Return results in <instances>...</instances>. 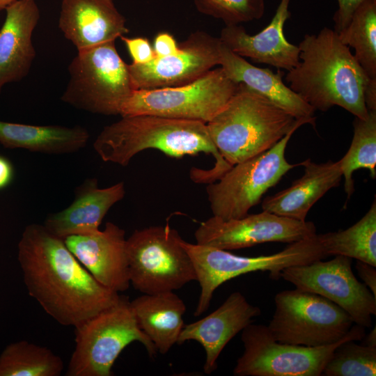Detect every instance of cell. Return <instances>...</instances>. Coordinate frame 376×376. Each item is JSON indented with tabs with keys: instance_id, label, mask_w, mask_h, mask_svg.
<instances>
[{
	"instance_id": "cell-22",
	"label": "cell",
	"mask_w": 376,
	"mask_h": 376,
	"mask_svg": "<svg viewBox=\"0 0 376 376\" xmlns=\"http://www.w3.org/2000/svg\"><path fill=\"white\" fill-rule=\"evenodd\" d=\"M219 65L233 81L247 86L295 119L306 120L315 127V109L284 84V72L281 70L278 69L274 73L268 68L256 67L230 51L222 42Z\"/></svg>"
},
{
	"instance_id": "cell-31",
	"label": "cell",
	"mask_w": 376,
	"mask_h": 376,
	"mask_svg": "<svg viewBox=\"0 0 376 376\" xmlns=\"http://www.w3.org/2000/svg\"><path fill=\"white\" fill-rule=\"evenodd\" d=\"M201 13L220 19L226 26L260 19L265 13V0H192Z\"/></svg>"
},
{
	"instance_id": "cell-34",
	"label": "cell",
	"mask_w": 376,
	"mask_h": 376,
	"mask_svg": "<svg viewBox=\"0 0 376 376\" xmlns=\"http://www.w3.org/2000/svg\"><path fill=\"white\" fill-rule=\"evenodd\" d=\"M155 57H165L177 53L179 44L174 37L166 31L158 33L154 39Z\"/></svg>"
},
{
	"instance_id": "cell-6",
	"label": "cell",
	"mask_w": 376,
	"mask_h": 376,
	"mask_svg": "<svg viewBox=\"0 0 376 376\" xmlns=\"http://www.w3.org/2000/svg\"><path fill=\"white\" fill-rule=\"evenodd\" d=\"M75 328V347L67 376H111L115 361L134 341L142 343L150 357L157 352L139 327L125 296Z\"/></svg>"
},
{
	"instance_id": "cell-38",
	"label": "cell",
	"mask_w": 376,
	"mask_h": 376,
	"mask_svg": "<svg viewBox=\"0 0 376 376\" xmlns=\"http://www.w3.org/2000/svg\"><path fill=\"white\" fill-rule=\"evenodd\" d=\"M361 340V343L364 344L376 346L375 327H374V328L367 335L365 334V336Z\"/></svg>"
},
{
	"instance_id": "cell-14",
	"label": "cell",
	"mask_w": 376,
	"mask_h": 376,
	"mask_svg": "<svg viewBox=\"0 0 376 376\" xmlns=\"http://www.w3.org/2000/svg\"><path fill=\"white\" fill-rule=\"evenodd\" d=\"M311 221H301L263 211L239 219L223 220L212 216L194 233L197 244L234 250L265 242L292 243L315 235Z\"/></svg>"
},
{
	"instance_id": "cell-39",
	"label": "cell",
	"mask_w": 376,
	"mask_h": 376,
	"mask_svg": "<svg viewBox=\"0 0 376 376\" xmlns=\"http://www.w3.org/2000/svg\"><path fill=\"white\" fill-rule=\"evenodd\" d=\"M16 0H0V11L5 8Z\"/></svg>"
},
{
	"instance_id": "cell-8",
	"label": "cell",
	"mask_w": 376,
	"mask_h": 376,
	"mask_svg": "<svg viewBox=\"0 0 376 376\" xmlns=\"http://www.w3.org/2000/svg\"><path fill=\"white\" fill-rule=\"evenodd\" d=\"M178 232L169 225L136 230L127 239L130 284L143 294L174 291L196 281Z\"/></svg>"
},
{
	"instance_id": "cell-18",
	"label": "cell",
	"mask_w": 376,
	"mask_h": 376,
	"mask_svg": "<svg viewBox=\"0 0 376 376\" xmlns=\"http://www.w3.org/2000/svg\"><path fill=\"white\" fill-rule=\"evenodd\" d=\"M290 0H281L269 24L256 35H249L240 24L225 26L219 37L230 51L257 63L290 70L299 61L298 46L284 35L285 22L290 17Z\"/></svg>"
},
{
	"instance_id": "cell-19",
	"label": "cell",
	"mask_w": 376,
	"mask_h": 376,
	"mask_svg": "<svg viewBox=\"0 0 376 376\" xmlns=\"http://www.w3.org/2000/svg\"><path fill=\"white\" fill-rule=\"evenodd\" d=\"M58 24L77 52L116 41L129 32L113 0H62Z\"/></svg>"
},
{
	"instance_id": "cell-35",
	"label": "cell",
	"mask_w": 376,
	"mask_h": 376,
	"mask_svg": "<svg viewBox=\"0 0 376 376\" xmlns=\"http://www.w3.org/2000/svg\"><path fill=\"white\" fill-rule=\"evenodd\" d=\"M355 267L363 283L376 297V267L359 260H357Z\"/></svg>"
},
{
	"instance_id": "cell-2",
	"label": "cell",
	"mask_w": 376,
	"mask_h": 376,
	"mask_svg": "<svg viewBox=\"0 0 376 376\" xmlns=\"http://www.w3.org/2000/svg\"><path fill=\"white\" fill-rule=\"evenodd\" d=\"M298 47L299 63L285 75L290 88L315 111L338 106L366 119L364 91L370 79L338 33L324 27L317 34H306Z\"/></svg>"
},
{
	"instance_id": "cell-28",
	"label": "cell",
	"mask_w": 376,
	"mask_h": 376,
	"mask_svg": "<svg viewBox=\"0 0 376 376\" xmlns=\"http://www.w3.org/2000/svg\"><path fill=\"white\" fill-rule=\"evenodd\" d=\"M338 34L344 44L354 49V58L368 78L376 79V0L363 1L348 25Z\"/></svg>"
},
{
	"instance_id": "cell-29",
	"label": "cell",
	"mask_w": 376,
	"mask_h": 376,
	"mask_svg": "<svg viewBox=\"0 0 376 376\" xmlns=\"http://www.w3.org/2000/svg\"><path fill=\"white\" fill-rule=\"evenodd\" d=\"M354 134L346 154L339 160L347 201L354 191L353 173L359 169L370 171L372 178L376 177V111H368L366 119L355 117Z\"/></svg>"
},
{
	"instance_id": "cell-15",
	"label": "cell",
	"mask_w": 376,
	"mask_h": 376,
	"mask_svg": "<svg viewBox=\"0 0 376 376\" xmlns=\"http://www.w3.org/2000/svg\"><path fill=\"white\" fill-rule=\"evenodd\" d=\"M221 43L219 38L198 30L180 42L174 54L155 57L144 64H128L134 87L150 90L193 81L219 65Z\"/></svg>"
},
{
	"instance_id": "cell-9",
	"label": "cell",
	"mask_w": 376,
	"mask_h": 376,
	"mask_svg": "<svg viewBox=\"0 0 376 376\" xmlns=\"http://www.w3.org/2000/svg\"><path fill=\"white\" fill-rule=\"evenodd\" d=\"M275 311L267 328L278 342L308 347L336 343L354 322L341 307L317 294L285 290L274 297Z\"/></svg>"
},
{
	"instance_id": "cell-36",
	"label": "cell",
	"mask_w": 376,
	"mask_h": 376,
	"mask_svg": "<svg viewBox=\"0 0 376 376\" xmlns=\"http://www.w3.org/2000/svg\"><path fill=\"white\" fill-rule=\"evenodd\" d=\"M15 177L13 164L6 157L0 155V191L9 187Z\"/></svg>"
},
{
	"instance_id": "cell-11",
	"label": "cell",
	"mask_w": 376,
	"mask_h": 376,
	"mask_svg": "<svg viewBox=\"0 0 376 376\" xmlns=\"http://www.w3.org/2000/svg\"><path fill=\"white\" fill-rule=\"evenodd\" d=\"M237 86L219 67L182 86L135 90L122 104L120 116L150 114L207 123L225 107Z\"/></svg>"
},
{
	"instance_id": "cell-25",
	"label": "cell",
	"mask_w": 376,
	"mask_h": 376,
	"mask_svg": "<svg viewBox=\"0 0 376 376\" xmlns=\"http://www.w3.org/2000/svg\"><path fill=\"white\" fill-rule=\"evenodd\" d=\"M88 140V130L79 125H33L0 120V144L8 149L68 154L84 148Z\"/></svg>"
},
{
	"instance_id": "cell-37",
	"label": "cell",
	"mask_w": 376,
	"mask_h": 376,
	"mask_svg": "<svg viewBox=\"0 0 376 376\" xmlns=\"http://www.w3.org/2000/svg\"><path fill=\"white\" fill-rule=\"evenodd\" d=\"M364 101L368 111H376V79H370L364 91Z\"/></svg>"
},
{
	"instance_id": "cell-32",
	"label": "cell",
	"mask_w": 376,
	"mask_h": 376,
	"mask_svg": "<svg viewBox=\"0 0 376 376\" xmlns=\"http://www.w3.org/2000/svg\"><path fill=\"white\" fill-rule=\"evenodd\" d=\"M125 43L134 64H144L152 61L155 54L147 38L143 37L120 38Z\"/></svg>"
},
{
	"instance_id": "cell-16",
	"label": "cell",
	"mask_w": 376,
	"mask_h": 376,
	"mask_svg": "<svg viewBox=\"0 0 376 376\" xmlns=\"http://www.w3.org/2000/svg\"><path fill=\"white\" fill-rule=\"evenodd\" d=\"M63 241L81 265L103 286L117 292L130 285L125 230L107 222L103 230L65 237Z\"/></svg>"
},
{
	"instance_id": "cell-12",
	"label": "cell",
	"mask_w": 376,
	"mask_h": 376,
	"mask_svg": "<svg viewBox=\"0 0 376 376\" xmlns=\"http://www.w3.org/2000/svg\"><path fill=\"white\" fill-rule=\"evenodd\" d=\"M297 130L292 129L270 149L233 165L217 182L207 187L213 216L223 220L246 216L271 187L299 164L289 163L285 157L288 141Z\"/></svg>"
},
{
	"instance_id": "cell-4",
	"label": "cell",
	"mask_w": 376,
	"mask_h": 376,
	"mask_svg": "<svg viewBox=\"0 0 376 376\" xmlns=\"http://www.w3.org/2000/svg\"><path fill=\"white\" fill-rule=\"evenodd\" d=\"M305 124L309 122L295 119L238 83L234 95L206 125L221 156L233 166L270 149L292 129Z\"/></svg>"
},
{
	"instance_id": "cell-5",
	"label": "cell",
	"mask_w": 376,
	"mask_h": 376,
	"mask_svg": "<svg viewBox=\"0 0 376 376\" xmlns=\"http://www.w3.org/2000/svg\"><path fill=\"white\" fill-rule=\"evenodd\" d=\"M181 244L189 254L201 286V293L194 316L205 312L210 304L215 290L226 281L253 272H269L273 280L281 279V272L286 267L308 264L325 258L318 234L290 243L282 251L267 256H241L215 247L191 244L182 240Z\"/></svg>"
},
{
	"instance_id": "cell-30",
	"label": "cell",
	"mask_w": 376,
	"mask_h": 376,
	"mask_svg": "<svg viewBox=\"0 0 376 376\" xmlns=\"http://www.w3.org/2000/svg\"><path fill=\"white\" fill-rule=\"evenodd\" d=\"M355 341L346 340L335 348L322 375H376V346L357 344Z\"/></svg>"
},
{
	"instance_id": "cell-27",
	"label": "cell",
	"mask_w": 376,
	"mask_h": 376,
	"mask_svg": "<svg viewBox=\"0 0 376 376\" xmlns=\"http://www.w3.org/2000/svg\"><path fill=\"white\" fill-rule=\"evenodd\" d=\"M63 369L59 356L24 340L8 345L0 354V376H59Z\"/></svg>"
},
{
	"instance_id": "cell-26",
	"label": "cell",
	"mask_w": 376,
	"mask_h": 376,
	"mask_svg": "<svg viewBox=\"0 0 376 376\" xmlns=\"http://www.w3.org/2000/svg\"><path fill=\"white\" fill-rule=\"evenodd\" d=\"M328 256H343L376 267V201L366 214L345 230L318 234Z\"/></svg>"
},
{
	"instance_id": "cell-21",
	"label": "cell",
	"mask_w": 376,
	"mask_h": 376,
	"mask_svg": "<svg viewBox=\"0 0 376 376\" xmlns=\"http://www.w3.org/2000/svg\"><path fill=\"white\" fill-rule=\"evenodd\" d=\"M125 194L123 182L100 188L96 178H87L75 189L72 203L64 210L49 214L43 226L63 240L70 235L97 232L108 211Z\"/></svg>"
},
{
	"instance_id": "cell-23",
	"label": "cell",
	"mask_w": 376,
	"mask_h": 376,
	"mask_svg": "<svg viewBox=\"0 0 376 376\" xmlns=\"http://www.w3.org/2000/svg\"><path fill=\"white\" fill-rule=\"evenodd\" d=\"M304 173L292 185L262 202L263 211L305 221L312 206L329 190L339 185L343 173L339 160L315 163L309 159L300 163Z\"/></svg>"
},
{
	"instance_id": "cell-33",
	"label": "cell",
	"mask_w": 376,
	"mask_h": 376,
	"mask_svg": "<svg viewBox=\"0 0 376 376\" xmlns=\"http://www.w3.org/2000/svg\"><path fill=\"white\" fill-rule=\"evenodd\" d=\"M338 9L335 12L333 21L334 30L340 32L350 23L357 8L365 0H337Z\"/></svg>"
},
{
	"instance_id": "cell-17",
	"label": "cell",
	"mask_w": 376,
	"mask_h": 376,
	"mask_svg": "<svg viewBox=\"0 0 376 376\" xmlns=\"http://www.w3.org/2000/svg\"><path fill=\"white\" fill-rule=\"evenodd\" d=\"M261 314L240 292L231 293L223 304L205 318L185 324L177 344L188 340L199 343L205 352V373L217 368V359L227 343Z\"/></svg>"
},
{
	"instance_id": "cell-24",
	"label": "cell",
	"mask_w": 376,
	"mask_h": 376,
	"mask_svg": "<svg viewBox=\"0 0 376 376\" xmlns=\"http://www.w3.org/2000/svg\"><path fill=\"white\" fill-rule=\"evenodd\" d=\"M130 306L142 331L156 350L164 354L177 343L185 325L186 305L173 291L143 294L130 301Z\"/></svg>"
},
{
	"instance_id": "cell-20",
	"label": "cell",
	"mask_w": 376,
	"mask_h": 376,
	"mask_svg": "<svg viewBox=\"0 0 376 376\" xmlns=\"http://www.w3.org/2000/svg\"><path fill=\"white\" fill-rule=\"evenodd\" d=\"M5 10L0 29V91L29 73L36 56L32 36L40 15L36 0H16Z\"/></svg>"
},
{
	"instance_id": "cell-13",
	"label": "cell",
	"mask_w": 376,
	"mask_h": 376,
	"mask_svg": "<svg viewBox=\"0 0 376 376\" xmlns=\"http://www.w3.org/2000/svg\"><path fill=\"white\" fill-rule=\"evenodd\" d=\"M281 278L296 288L320 295L337 304L352 318L354 324L372 327L376 314V297L358 281L352 269V258L335 256L328 261L318 260L294 265L281 272Z\"/></svg>"
},
{
	"instance_id": "cell-10",
	"label": "cell",
	"mask_w": 376,
	"mask_h": 376,
	"mask_svg": "<svg viewBox=\"0 0 376 376\" xmlns=\"http://www.w3.org/2000/svg\"><path fill=\"white\" fill-rule=\"evenodd\" d=\"M365 334V328L355 324L336 343L308 347L278 342L267 326L251 323L242 331L244 352L233 373L235 376H320L338 345L361 340Z\"/></svg>"
},
{
	"instance_id": "cell-1",
	"label": "cell",
	"mask_w": 376,
	"mask_h": 376,
	"mask_svg": "<svg viewBox=\"0 0 376 376\" xmlns=\"http://www.w3.org/2000/svg\"><path fill=\"white\" fill-rule=\"evenodd\" d=\"M17 260L29 295L62 325L75 327L120 298L97 282L63 240L43 225L26 226L17 244Z\"/></svg>"
},
{
	"instance_id": "cell-7",
	"label": "cell",
	"mask_w": 376,
	"mask_h": 376,
	"mask_svg": "<svg viewBox=\"0 0 376 376\" xmlns=\"http://www.w3.org/2000/svg\"><path fill=\"white\" fill-rule=\"evenodd\" d=\"M115 42L77 52L68 65L63 102L93 113L120 115L122 104L136 89Z\"/></svg>"
},
{
	"instance_id": "cell-3",
	"label": "cell",
	"mask_w": 376,
	"mask_h": 376,
	"mask_svg": "<svg viewBox=\"0 0 376 376\" xmlns=\"http://www.w3.org/2000/svg\"><path fill=\"white\" fill-rule=\"evenodd\" d=\"M93 148L106 162L127 166L141 151L156 149L166 155L182 157L200 152L212 154L216 162L209 171L198 169L200 182H213L230 166L221 156L206 123L150 114L121 116L103 127Z\"/></svg>"
}]
</instances>
